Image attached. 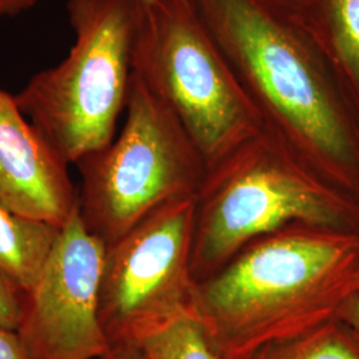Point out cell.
I'll list each match as a JSON object with an SVG mask.
<instances>
[{"label":"cell","mask_w":359,"mask_h":359,"mask_svg":"<svg viewBox=\"0 0 359 359\" xmlns=\"http://www.w3.org/2000/svg\"><path fill=\"white\" fill-rule=\"evenodd\" d=\"M40 0H0V20L13 19L34 10Z\"/></svg>","instance_id":"obj_16"},{"label":"cell","mask_w":359,"mask_h":359,"mask_svg":"<svg viewBox=\"0 0 359 359\" xmlns=\"http://www.w3.org/2000/svg\"><path fill=\"white\" fill-rule=\"evenodd\" d=\"M295 224L359 234V203L314 175L264 129L208 167L194 197L196 283L257 238Z\"/></svg>","instance_id":"obj_3"},{"label":"cell","mask_w":359,"mask_h":359,"mask_svg":"<svg viewBox=\"0 0 359 359\" xmlns=\"http://www.w3.org/2000/svg\"><path fill=\"white\" fill-rule=\"evenodd\" d=\"M0 359H35L16 330L0 326Z\"/></svg>","instance_id":"obj_15"},{"label":"cell","mask_w":359,"mask_h":359,"mask_svg":"<svg viewBox=\"0 0 359 359\" xmlns=\"http://www.w3.org/2000/svg\"><path fill=\"white\" fill-rule=\"evenodd\" d=\"M357 293H359V270H358V281H357Z\"/></svg>","instance_id":"obj_20"},{"label":"cell","mask_w":359,"mask_h":359,"mask_svg":"<svg viewBox=\"0 0 359 359\" xmlns=\"http://www.w3.org/2000/svg\"><path fill=\"white\" fill-rule=\"evenodd\" d=\"M321 51L359 117V0H269Z\"/></svg>","instance_id":"obj_10"},{"label":"cell","mask_w":359,"mask_h":359,"mask_svg":"<svg viewBox=\"0 0 359 359\" xmlns=\"http://www.w3.org/2000/svg\"><path fill=\"white\" fill-rule=\"evenodd\" d=\"M359 234L295 224L246 245L196 285V316L228 359L338 318L357 293Z\"/></svg>","instance_id":"obj_2"},{"label":"cell","mask_w":359,"mask_h":359,"mask_svg":"<svg viewBox=\"0 0 359 359\" xmlns=\"http://www.w3.org/2000/svg\"><path fill=\"white\" fill-rule=\"evenodd\" d=\"M60 228L25 217L0 198V274L25 293L36 283Z\"/></svg>","instance_id":"obj_11"},{"label":"cell","mask_w":359,"mask_h":359,"mask_svg":"<svg viewBox=\"0 0 359 359\" xmlns=\"http://www.w3.org/2000/svg\"><path fill=\"white\" fill-rule=\"evenodd\" d=\"M103 243L76 212L60 228L16 332L35 359H97L111 350L100 321Z\"/></svg>","instance_id":"obj_8"},{"label":"cell","mask_w":359,"mask_h":359,"mask_svg":"<svg viewBox=\"0 0 359 359\" xmlns=\"http://www.w3.org/2000/svg\"><path fill=\"white\" fill-rule=\"evenodd\" d=\"M133 75L167 104L208 167L265 129L192 0L139 4Z\"/></svg>","instance_id":"obj_5"},{"label":"cell","mask_w":359,"mask_h":359,"mask_svg":"<svg viewBox=\"0 0 359 359\" xmlns=\"http://www.w3.org/2000/svg\"><path fill=\"white\" fill-rule=\"evenodd\" d=\"M147 359H228L217 339L196 314L172 322L142 345Z\"/></svg>","instance_id":"obj_13"},{"label":"cell","mask_w":359,"mask_h":359,"mask_svg":"<svg viewBox=\"0 0 359 359\" xmlns=\"http://www.w3.org/2000/svg\"><path fill=\"white\" fill-rule=\"evenodd\" d=\"M193 212L194 198L172 201L105 246L100 321L111 347H140L172 322L196 314Z\"/></svg>","instance_id":"obj_7"},{"label":"cell","mask_w":359,"mask_h":359,"mask_svg":"<svg viewBox=\"0 0 359 359\" xmlns=\"http://www.w3.org/2000/svg\"><path fill=\"white\" fill-rule=\"evenodd\" d=\"M338 318L346 322L359 334V293L351 295L341 309Z\"/></svg>","instance_id":"obj_17"},{"label":"cell","mask_w":359,"mask_h":359,"mask_svg":"<svg viewBox=\"0 0 359 359\" xmlns=\"http://www.w3.org/2000/svg\"><path fill=\"white\" fill-rule=\"evenodd\" d=\"M75 43L59 65L13 95L22 114L68 165L116 137L133 75L136 0H67Z\"/></svg>","instance_id":"obj_4"},{"label":"cell","mask_w":359,"mask_h":359,"mask_svg":"<svg viewBox=\"0 0 359 359\" xmlns=\"http://www.w3.org/2000/svg\"><path fill=\"white\" fill-rule=\"evenodd\" d=\"M126 111V123L112 142L76 164L79 213L104 246L161 206L194 198L208 170L177 117L136 75Z\"/></svg>","instance_id":"obj_6"},{"label":"cell","mask_w":359,"mask_h":359,"mask_svg":"<svg viewBox=\"0 0 359 359\" xmlns=\"http://www.w3.org/2000/svg\"><path fill=\"white\" fill-rule=\"evenodd\" d=\"M238 359H359V334L341 318L257 347Z\"/></svg>","instance_id":"obj_12"},{"label":"cell","mask_w":359,"mask_h":359,"mask_svg":"<svg viewBox=\"0 0 359 359\" xmlns=\"http://www.w3.org/2000/svg\"><path fill=\"white\" fill-rule=\"evenodd\" d=\"M152 1H156V0H136L137 4H149V3H152Z\"/></svg>","instance_id":"obj_19"},{"label":"cell","mask_w":359,"mask_h":359,"mask_svg":"<svg viewBox=\"0 0 359 359\" xmlns=\"http://www.w3.org/2000/svg\"><path fill=\"white\" fill-rule=\"evenodd\" d=\"M192 1L264 128L359 203V117L316 44L269 0Z\"/></svg>","instance_id":"obj_1"},{"label":"cell","mask_w":359,"mask_h":359,"mask_svg":"<svg viewBox=\"0 0 359 359\" xmlns=\"http://www.w3.org/2000/svg\"><path fill=\"white\" fill-rule=\"evenodd\" d=\"M97 359H147L142 347L137 346H117L111 347L108 353H105Z\"/></svg>","instance_id":"obj_18"},{"label":"cell","mask_w":359,"mask_h":359,"mask_svg":"<svg viewBox=\"0 0 359 359\" xmlns=\"http://www.w3.org/2000/svg\"><path fill=\"white\" fill-rule=\"evenodd\" d=\"M68 164L53 151L13 95L0 88V198L20 216L62 228L79 206Z\"/></svg>","instance_id":"obj_9"},{"label":"cell","mask_w":359,"mask_h":359,"mask_svg":"<svg viewBox=\"0 0 359 359\" xmlns=\"http://www.w3.org/2000/svg\"><path fill=\"white\" fill-rule=\"evenodd\" d=\"M25 292L0 274V326L16 330L23 311Z\"/></svg>","instance_id":"obj_14"}]
</instances>
